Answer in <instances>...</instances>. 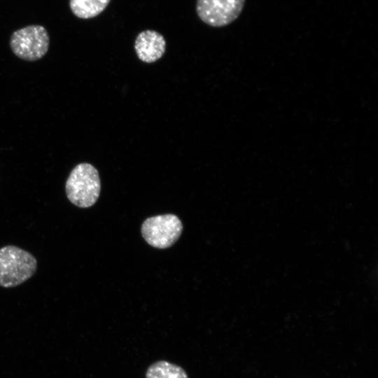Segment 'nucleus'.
I'll return each instance as SVG.
<instances>
[{"instance_id": "f257e3e1", "label": "nucleus", "mask_w": 378, "mask_h": 378, "mask_svg": "<svg viewBox=\"0 0 378 378\" xmlns=\"http://www.w3.org/2000/svg\"><path fill=\"white\" fill-rule=\"evenodd\" d=\"M69 200L80 208H88L97 201L101 191V181L97 169L91 164L76 165L65 184Z\"/></svg>"}, {"instance_id": "f03ea898", "label": "nucleus", "mask_w": 378, "mask_h": 378, "mask_svg": "<svg viewBox=\"0 0 378 378\" xmlns=\"http://www.w3.org/2000/svg\"><path fill=\"white\" fill-rule=\"evenodd\" d=\"M37 261L29 252L8 245L0 248V286H18L36 272Z\"/></svg>"}, {"instance_id": "7ed1b4c3", "label": "nucleus", "mask_w": 378, "mask_h": 378, "mask_svg": "<svg viewBox=\"0 0 378 378\" xmlns=\"http://www.w3.org/2000/svg\"><path fill=\"white\" fill-rule=\"evenodd\" d=\"M50 38L46 28L33 24L14 31L10 36V47L13 52L25 61H36L48 52Z\"/></svg>"}, {"instance_id": "20e7f679", "label": "nucleus", "mask_w": 378, "mask_h": 378, "mask_svg": "<svg viewBox=\"0 0 378 378\" xmlns=\"http://www.w3.org/2000/svg\"><path fill=\"white\" fill-rule=\"evenodd\" d=\"M183 230L181 220L174 214L158 215L148 218L141 226V234L146 241L158 248L172 246Z\"/></svg>"}, {"instance_id": "39448f33", "label": "nucleus", "mask_w": 378, "mask_h": 378, "mask_svg": "<svg viewBox=\"0 0 378 378\" xmlns=\"http://www.w3.org/2000/svg\"><path fill=\"white\" fill-rule=\"evenodd\" d=\"M246 0H197L196 12L200 20L214 27L227 26L243 10Z\"/></svg>"}, {"instance_id": "423d86ee", "label": "nucleus", "mask_w": 378, "mask_h": 378, "mask_svg": "<svg viewBox=\"0 0 378 378\" xmlns=\"http://www.w3.org/2000/svg\"><path fill=\"white\" fill-rule=\"evenodd\" d=\"M134 50L139 59L146 63H153L160 59L166 50L164 36L155 30L140 32L134 41Z\"/></svg>"}, {"instance_id": "0eeeda50", "label": "nucleus", "mask_w": 378, "mask_h": 378, "mask_svg": "<svg viewBox=\"0 0 378 378\" xmlns=\"http://www.w3.org/2000/svg\"><path fill=\"white\" fill-rule=\"evenodd\" d=\"M111 0H70L72 13L81 19H90L99 15L108 5Z\"/></svg>"}, {"instance_id": "6e6552de", "label": "nucleus", "mask_w": 378, "mask_h": 378, "mask_svg": "<svg viewBox=\"0 0 378 378\" xmlns=\"http://www.w3.org/2000/svg\"><path fill=\"white\" fill-rule=\"evenodd\" d=\"M146 378H188V375L181 366L162 360L148 368Z\"/></svg>"}]
</instances>
